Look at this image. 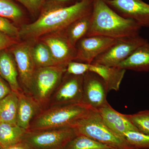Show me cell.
<instances>
[{
  "mask_svg": "<svg viewBox=\"0 0 149 149\" xmlns=\"http://www.w3.org/2000/svg\"><path fill=\"white\" fill-rule=\"evenodd\" d=\"M93 0H82L71 5L45 3L36 21L26 24L19 36L36 39L52 32H63L73 22L92 13Z\"/></svg>",
  "mask_w": 149,
  "mask_h": 149,
  "instance_id": "1",
  "label": "cell"
},
{
  "mask_svg": "<svg viewBox=\"0 0 149 149\" xmlns=\"http://www.w3.org/2000/svg\"><path fill=\"white\" fill-rule=\"evenodd\" d=\"M141 28L136 22L120 16L103 0H93L91 26L86 37L101 35L115 39L136 37Z\"/></svg>",
  "mask_w": 149,
  "mask_h": 149,
  "instance_id": "2",
  "label": "cell"
},
{
  "mask_svg": "<svg viewBox=\"0 0 149 149\" xmlns=\"http://www.w3.org/2000/svg\"><path fill=\"white\" fill-rule=\"evenodd\" d=\"M91 109L83 103L47 108L33 118L27 130L73 127Z\"/></svg>",
  "mask_w": 149,
  "mask_h": 149,
  "instance_id": "3",
  "label": "cell"
},
{
  "mask_svg": "<svg viewBox=\"0 0 149 149\" xmlns=\"http://www.w3.org/2000/svg\"><path fill=\"white\" fill-rule=\"evenodd\" d=\"M77 134L116 149H133L125 138L116 134L104 122L97 111L91 109L73 125Z\"/></svg>",
  "mask_w": 149,
  "mask_h": 149,
  "instance_id": "4",
  "label": "cell"
},
{
  "mask_svg": "<svg viewBox=\"0 0 149 149\" xmlns=\"http://www.w3.org/2000/svg\"><path fill=\"white\" fill-rule=\"evenodd\" d=\"M66 66L56 65L36 69L29 95L39 103L42 109L47 107L52 96L66 72Z\"/></svg>",
  "mask_w": 149,
  "mask_h": 149,
  "instance_id": "5",
  "label": "cell"
},
{
  "mask_svg": "<svg viewBox=\"0 0 149 149\" xmlns=\"http://www.w3.org/2000/svg\"><path fill=\"white\" fill-rule=\"evenodd\" d=\"M77 135L73 127L27 130L22 141L32 149H63Z\"/></svg>",
  "mask_w": 149,
  "mask_h": 149,
  "instance_id": "6",
  "label": "cell"
},
{
  "mask_svg": "<svg viewBox=\"0 0 149 149\" xmlns=\"http://www.w3.org/2000/svg\"><path fill=\"white\" fill-rule=\"evenodd\" d=\"M147 42L140 35L117 39L114 44L97 56L92 63L117 67L137 48Z\"/></svg>",
  "mask_w": 149,
  "mask_h": 149,
  "instance_id": "7",
  "label": "cell"
},
{
  "mask_svg": "<svg viewBox=\"0 0 149 149\" xmlns=\"http://www.w3.org/2000/svg\"><path fill=\"white\" fill-rule=\"evenodd\" d=\"M83 83V75H72L65 72L47 108L82 103Z\"/></svg>",
  "mask_w": 149,
  "mask_h": 149,
  "instance_id": "8",
  "label": "cell"
},
{
  "mask_svg": "<svg viewBox=\"0 0 149 149\" xmlns=\"http://www.w3.org/2000/svg\"><path fill=\"white\" fill-rule=\"evenodd\" d=\"M109 92L105 83L97 74L88 71L83 75V103L98 111L108 103Z\"/></svg>",
  "mask_w": 149,
  "mask_h": 149,
  "instance_id": "9",
  "label": "cell"
},
{
  "mask_svg": "<svg viewBox=\"0 0 149 149\" xmlns=\"http://www.w3.org/2000/svg\"><path fill=\"white\" fill-rule=\"evenodd\" d=\"M32 49L28 44L22 43L17 45L13 50L20 87L23 92L29 95L32 79L37 69Z\"/></svg>",
  "mask_w": 149,
  "mask_h": 149,
  "instance_id": "10",
  "label": "cell"
},
{
  "mask_svg": "<svg viewBox=\"0 0 149 149\" xmlns=\"http://www.w3.org/2000/svg\"><path fill=\"white\" fill-rule=\"evenodd\" d=\"M104 1L120 16L134 20L142 27L149 28V4L142 0Z\"/></svg>",
  "mask_w": 149,
  "mask_h": 149,
  "instance_id": "11",
  "label": "cell"
},
{
  "mask_svg": "<svg viewBox=\"0 0 149 149\" xmlns=\"http://www.w3.org/2000/svg\"><path fill=\"white\" fill-rule=\"evenodd\" d=\"M117 39L101 35H93L83 37L76 46V60L91 64L95 58L116 42Z\"/></svg>",
  "mask_w": 149,
  "mask_h": 149,
  "instance_id": "12",
  "label": "cell"
},
{
  "mask_svg": "<svg viewBox=\"0 0 149 149\" xmlns=\"http://www.w3.org/2000/svg\"><path fill=\"white\" fill-rule=\"evenodd\" d=\"M42 42L49 48L58 65H67L70 62L76 59V48L70 43L64 32L44 37Z\"/></svg>",
  "mask_w": 149,
  "mask_h": 149,
  "instance_id": "13",
  "label": "cell"
},
{
  "mask_svg": "<svg viewBox=\"0 0 149 149\" xmlns=\"http://www.w3.org/2000/svg\"><path fill=\"white\" fill-rule=\"evenodd\" d=\"M98 111L107 126L120 137L125 138L124 134L129 131H139L129 120L127 115L116 111L109 103Z\"/></svg>",
  "mask_w": 149,
  "mask_h": 149,
  "instance_id": "14",
  "label": "cell"
},
{
  "mask_svg": "<svg viewBox=\"0 0 149 149\" xmlns=\"http://www.w3.org/2000/svg\"><path fill=\"white\" fill-rule=\"evenodd\" d=\"M18 106L17 125L27 130L32 120L42 110L32 96L23 91L17 93Z\"/></svg>",
  "mask_w": 149,
  "mask_h": 149,
  "instance_id": "15",
  "label": "cell"
},
{
  "mask_svg": "<svg viewBox=\"0 0 149 149\" xmlns=\"http://www.w3.org/2000/svg\"><path fill=\"white\" fill-rule=\"evenodd\" d=\"M89 71L95 72L103 80L109 92L119 90L126 70L118 67L105 66L96 63L90 64Z\"/></svg>",
  "mask_w": 149,
  "mask_h": 149,
  "instance_id": "16",
  "label": "cell"
},
{
  "mask_svg": "<svg viewBox=\"0 0 149 149\" xmlns=\"http://www.w3.org/2000/svg\"><path fill=\"white\" fill-rule=\"evenodd\" d=\"M0 76L7 82L12 91L17 93L23 91L19 83L15 61L5 51H0Z\"/></svg>",
  "mask_w": 149,
  "mask_h": 149,
  "instance_id": "17",
  "label": "cell"
},
{
  "mask_svg": "<svg viewBox=\"0 0 149 149\" xmlns=\"http://www.w3.org/2000/svg\"><path fill=\"white\" fill-rule=\"evenodd\" d=\"M118 67L137 72L149 71V43L147 42L118 65Z\"/></svg>",
  "mask_w": 149,
  "mask_h": 149,
  "instance_id": "18",
  "label": "cell"
},
{
  "mask_svg": "<svg viewBox=\"0 0 149 149\" xmlns=\"http://www.w3.org/2000/svg\"><path fill=\"white\" fill-rule=\"evenodd\" d=\"M18 106V94L12 91L0 100L1 122L17 124Z\"/></svg>",
  "mask_w": 149,
  "mask_h": 149,
  "instance_id": "19",
  "label": "cell"
},
{
  "mask_svg": "<svg viewBox=\"0 0 149 149\" xmlns=\"http://www.w3.org/2000/svg\"><path fill=\"white\" fill-rule=\"evenodd\" d=\"M27 131L17 124L1 122L0 144L2 148L22 142L23 136Z\"/></svg>",
  "mask_w": 149,
  "mask_h": 149,
  "instance_id": "20",
  "label": "cell"
},
{
  "mask_svg": "<svg viewBox=\"0 0 149 149\" xmlns=\"http://www.w3.org/2000/svg\"><path fill=\"white\" fill-rule=\"evenodd\" d=\"M91 14L74 21L63 31L70 43L74 47L79 40L88 35L91 26Z\"/></svg>",
  "mask_w": 149,
  "mask_h": 149,
  "instance_id": "21",
  "label": "cell"
},
{
  "mask_svg": "<svg viewBox=\"0 0 149 149\" xmlns=\"http://www.w3.org/2000/svg\"><path fill=\"white\" fill-rule=\"evenodd\" d=\"M32 55L37 68L58 65L49 48L44 43H38L32 48Z\"/></svg>",
  "mask_w": 149,
  "mask_h": 149,
  "instance_id": "22",
  "label": "cell"
},
{
  "mask_svg": "<svg viewBox=\"0 0 149 149\" xmlns=\"http://www.w3.org/2000/svg\"><path fill=\"white\" fill-rule=\"evenodd\" d=\"M108 147L87 136L78 134L70 140L63 149H104Z\"/></svg>",
  "mask_w": 149,
  "mask_h": 149,
  "instance_id": "23",
  "label": "cell"
},
{
  "mask_svg": "<svg viewBox=\"0 0 149 149\" xmlns=\"http://www.w3.org/2000/svg\"><path fill=\"white\" fill-rule=\"evenodd\" d=\"M23 16L21 9L11 0H0V16L17 21Z\"/></svg>",
  "mask_w": 149,
  "mask_h": 149,
  "instance_id": "24",
  "label": "cell"
},
{
  "mask_svg": "<svg viewBox=\"0 0 149 149\" xmlns=\"http://www.w3.org/2000/svg\"><path fill=\"white\" fill-rule=\"evenodd\" d=\"M133 149H149V135L138 131H129L124 134Z\"/></svg>",
  "mask_w": 149,
  "mask_h": 149,
  "instance_id": "25",
  "label": "cell"
},
{
  "mask_svg": "<svg viewBox=\"0 0 149 149\" xmlns=\"http://www.w3.org/2000/svg\"><path fill=\"white\" fill-rule=\"evenodd\" d=\"M127 116L139 132L149 135V110L127 115Z\"/></svg>",
  "mask_w": 149,
  "mask_h": 149,
  "instance_id": "26",
  "label": "cell"
},
{
  "mask_svg": "<svg viewBox=\"0 0 149 149\" xmlns=\"http://www.w3.org/2000/svg\"><path fill=\"white\" fill-rule=\"evenodd\" d=\"M90 64L83 62L70 61L66 66L67 74L74 75H83L89 71Z\"/></svg>",
  "mask_w": 149,
  "mask_h": 149,
  "instance_id": "27",
  "label": "cell"
},
{
  "mask_svg": "<svg viewBox=\"0 0 149 149\" xmlns=\"http://www.w3.org/2000/svg\"><path fill=\"white\" fill-rule=\"evenodd\" d=\"M0 32L12 38L19 37V31L7 19L0 16Z\"/></svg>",
  "mask_w": 149,
  "mask_h": 149,
  "instance_id": "28",
  "label": "cell"
},
{
  "mask_svg": "<svg viewBox=\"0 0 149 149\" xmlns=\"http://www.w3.org/2000/svg\"><path fill=\"white\" fill-rule=\"evenodd\" d=\"M33 14L41 12L45 4V0H16Z\"/></svg>",
  "mask_w": 149,
  "mask_h": 149,
  "instance_id": "29",
  "label": "cell"
},
{
  "mask_svg": "<svg viewBox=\"0 0 149 149\" xmlns=\"http://www.w3.org/2000/svg\"><path fill=\"white\" fill-rule=\"evenodd\" d=\"M13 38L0 32V51L14 44Z\"/></svg>",
  "mask_w": 149,
  "mask_h": 149,
  "instance_id": "30",
  "label": "cell"
},
{
  "mask_svg": "<svg viewBox=\"0 0 149 149\" xmlns=\"http://www.w3.org/2000/svg\"><path fill=\"white\" fill-rule=\"evenodd\" d=\"M11 91L9 85H7L0 76V100L8 95Z\"/></svg>",
  "mask_w": 149,
  "mask_h": 149,
  "instance_id": "31",
  "label": "cell"
},
{
  "mask_svg": "<svg viewBox=\"0 0 149 149\" xmlns=\"http://www.w3.org/2000/svg\"><path fill=\"white\" fill-rule=\"evenodd\" d=\"M1 149H32L27 144L24 142H22L18 143L13 145L6 148H2Z\"/></svg>",
  "mask_w": 149,
  "mask_h": 149,
  "instance_id": "32",
  "label": "cell"
},
{
  "mask_svg": "<svg viewBox=\"0 0 149 149\" xmlns=\"http://www.w3.org/2000/svg\"><path fill=\"white\" fill-rule=\"evenodd\" d=\"M72 0H48V2L45 3H49L55 4L58 5L62 6H68L66 4L71 5L70 3H71Z\"/></svg>",
  "mask_w": 149,
  "mask_h": 149,
  "instance_id": "33",
  "label": "cell"
},
{
  "mask_svg": "<svg viewBox=\"0 0 149 149\" xmlns=\"http://www.w3.org/2000/svg\"><path fill=\"white\" fill-rule=\"evenodd\" d=\"M116 149L113 148H110V147H108V148H105V149Z\"/></svg>",
  "mask_w": 149,
  "mask_h": 149,
  "instance_id": "34",
  "label": "cell"
},
{
  "mask_svg": "<svg viewBox=\"0 0 149 149\" xmlns=\"http://www.w3.org/2000/svg\"><path fill=\"white\" fill-rule=\"evenodd\" d=\"M2 149V147H1V144H0V149Z\"/></svg>",
  "mask_w": 149,
  "mask_h": 149,
  "instance_id": "35",
  "label": "cell"
},
{
  "mask_svg": "<svg viewBox=\"0 0 149 149\" xmlns=\"http://www.w3.org/2000/svg\"><path fill=\"white\" fill-rule=\"evenodd\" d=\"M82 1V0H78V1Z\"/></svg>",
  "mask_w": 149,
  "mask_h": 149,
  "instance_id": "36",
  "label": "cell"
},
{
  "mask_svg": "<svg viewBox=\"0 0 149 149\" xmlns=\"http://www.w3.org/2000/svg\"><path fill=\"white\" fill-rule=\"evenodd\" d=\"M1 118H0V123H1Z\"/></svg>",
  "mask_w": 149,
  "mask_h": 149,
  "instance_id": "37",
  "label": "cell"
},
{
  "mask_svg": "<svg viewBox=\"0 0 149 149\" xmlns=\"http://www.w3.org/2000/svg\"><path fill=\"white\" fill-rule=\"evenodd\" d=\"M104 1H106V0H104Z\"/></svg>",
  "mask_w": 149,
  "mask_h": 149,
  "instance_id": "38",
  "label": "cell"
}]
</instances>
